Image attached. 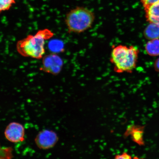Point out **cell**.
Segmentation results:
<instances>
[{
    "mask_svg": "<svg viewBox=\"0 0 159 159\" xmlns=\"http://www.w3.org/2000/svg\"><path fill=\"white\" fill-rule=\"evenodd\" d=\"M155 68L156 71H159V58L157 60L155 63Z\"/></svg>",
    "mask_w": 159,
    "mask_h": 159,
    "instance_id": "14",
    "label": "cell"
},
{
    "mask_svg": "<svg viewBox=\"0 0 159 159\" xmlns=\"http://www.w3.org/2000/svg\"><path fill=\"white\" fill-rule=\"evenodd\" d=\"M158 2H159V0H141V2L144 8Z\"/></svg>",
    "mask_w": 159,
    "mask_h": 159,
    "instance_id": "12",
    "label": "cell"
},
{
    "mask_svg": "<svg viewBox=\"0 0 159 159\" xmlns=\"http://www.w3.org/2000/svg\"><path fill=\"white\" fill-rule=\"evenodd\" d=\"M145 37L147 39H159V25L150 23L144 31Z\"/></svg>",
    "mask_w": 159,
    "mask_h": 159,
    "instance_id": "8",
    "label": "cell"
},
{
    "mask_svg": "<svg viewBox=\"0 0 159 159\" xmlns=\"http://www.w3.org/2000/svg\"><path fill=\"white\" fill-rule=\"evenodd\" d=\"M146 51L151 56L159 55V39H151L146 43Z\"/></svg>",
    "mask_w": 159,
    "mask_h": 159,
    "instance_id": "9",
    "label": "cell"
},
{
    "mask_svg": "<svg viewBox=\"0 0 159 159\" xmlns=\"http://www.w3.org/2000/svg\"><path fill=\"white\" fill-rule=\"evenodd\" d=\"M139 54L138 48L131 45L113 46L110 61L115 72L131 73L136 68Z\"/></svg>",
    "mask_w": 159,
    "mask_h": 159,
    "instance_id": "2",
    "label": "cell"
},
{
    "mask_svg": "<svg viewBox=\"0 0 159 159\" xmlns=\"http://www.w3.org/2000/svg\"><path fill=\"white\" fill-rule=\"evenodd\" d=\"M58 140V135L54 131L43 129L37 135L34 141L38 148L42 150H46L53 148Z\"/></svg>",
    "mask_w": 159,
    "mask_h": 159,
    "instance_id": "5",
    "label": "cell"
},
{
    "mask_svg": "<svg viewBox=\"0 0 159 159\" xmlns=\"http://www.w3.org/2000/svg\"><path fill=\"white\" fill-rule=\"evenodd\" d=\"M95 19V13L91 10L77 7L67 13L65 22L68 33L80 34L91 28Z\"/></svg>",
    "mask_w": 159,
    "mask_h": 159,
    "instance_id": "3",
    "label": "cell"
},
{
    "mask_svg": "<svg viewBox=\"0 0 159 159\" xmlns=\"http://www.w3.org/2000/svg\"><path fill=\"white\" fill-rule=\"evenodd\" d=\"M39 67L41 71L57 75L61 73L63 66V61L59 55L55 53L45 55L43 57Z\"/></svg>",
    "mask_w": 159,
    "mask_h": 159,
    "instance_id": "4",
    "label": "cell"
},
{
    "mask_svg": "<svg viewBox=\"0 0 159 159\" xmlns=\"http://www.w3.org/2000/svg\"><path fill=\"white\" fill-rule=\"evenodd\" d=\"M16 3V0H0V14L9 11Z\"/></svg>",
    "mask_w": 159,
    "mask_h": 159,
    "instance_id": "11",
    "label": "cell"
},
{
    "mask_svg": "<svg viewBox=\"0 0 159 159\" xmlns=\"http://www.w3.org/2000/svg\"><path fill=\"white\" fill-rule=\"evenodd\" d=\"M48 29L40 30L34 34H30L17 41L16 48L19 54L26 57L40 60L45 53L46 42L54 36Z\"/></svg>",
    "mask_w": 159,
    "mask_h": 159,
    "instance_id": "1",
    "label": "cell"
},
{
    "mask_svg": "<svg viewBox=\"0 0 159 159\" xmlns=\"http://www.w3.org/2000/svg\"><path fill=\"white\" fill-rule=\"evenodd\" d=\"M6 139L13 143L23 142L25 140V130L23 125L13 122L8 125L4 131Z\"/></svg>",
    "mask_w": 159,
    "mask_h": 159,
    "instance_id": "6",
    "label": "cell"
},
{
    "mask_svg": "<svg viewBox=\"0 0 159 159\" xmlns=\"http://www.w3.org/2000/svg\"><path fill=\"white\" fill-rule=\"evenodd\" d=\"M115 158L116 159H130L132 158L130 155L126 152L123 153L121 155H117L115 156Z\"/></svg>",
    "mask_w": 159,
    "mask_h": 159,
    "instance_id": "13",
    "label": "cell"
},
{
    "mask_svg": "<svg viewBox=\"0 0 159 159\" xmlns=\"http://www.w3.org/2000/svg\"><path fill=\"white\" fill-rule=\"evenodd\" d=\"M144 9L147 20L150 23L159 25V2Z\"/></svg>",
    "mask_w": 159,
    "mask_h": 159,
    "instance_id": "7",
    "label": "cell"
},
{
    "mask_svg": "<svg viewBox=\"0 0 159 159\" xmlns=\"http://www.w3.org/2000/svg\"><path fill=\"white\" fill-rule=\"evenodd\" d=\"M13 149L12 147L0 146V159H10L13 158Z\"/></svg>",
    "mask_w": 159,
    "mask_h": 159,
    "instance_id": "10",
    "label": "cell"
}]
</instances>
